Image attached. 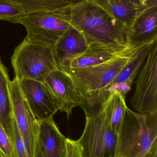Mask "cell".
<instances>
[{
	"mask_svg": "<svg viewBox=\"0 0 157 157\" xmlns=\"http://www.w3.org/2000/svg\"><path fill=\"white\" fill-rule=\"evenodd\" d=\"M53 12L77 29L88 45L130 44L127 29L92 0H85Z\"/></svg>",
	"mask_w": 157,
	"mask_h": 157,
	"instance_id": "1",
	"label": "cell"
},
{
	"mask_svg": "<svg viewBox=\"0 0 157 157\" xmlns=\"http://www.w3.org/2000/svg\"><path fill=\"white\" fill-rule=\"evenodd\" d=\"M142 45L106 62L71 70L69 76L80 97L86 117L98 112L110 96L111 84Z\"/></svg>",
	"mask_w": 157,
	"mask_h": 157,
	"instance_id": "2",
	"label": "cell"
},
{
	"mask_svg": "<svg viewBox=\"0 0 157 157\" xmlns=\"http://www.w3.org/2000/svg\"><path fill=\"white\" fill-rule=\"evenodd\" d=\"M116 157H157V114L126 107L117 134Z\"/></svg>",
	"mask_w": 157,
	"mask_h": 157,
	"instance_id": "3",
	"label": "cell"
},
{
	"mask_svg": "<svg viewBox=\"0 0 157 157\" xmlns=\"http://www.w3.org/2000/svg\"><path fill=\"white\" fill-rule=\"evenodd\" d=\"M12 64L18 80L28 79L44 82L56 69L53 47L24 41L14 50Z\"/></svg>",
	"mask_w": 157,
	"mask_h": 157,
	"instance_id": "4",
	"label": "cell"
},
{
	"mask_svg": "<svg viewBox=\"0 0 157 157\" xmlns=\"http://www.w3.org/2000/svg\"><path fill=\"white\" fill-rule=\"evenodd\" d=\"M77 141L83 157H116L117 135L102 108L86 117L84 129Z\"/></svg>",
	"mask_w": 157,
	"mask_h": 157,
	"instance_id": "5",
	"label": "cell"
},
{
	"mask_svg": "<svg viewBox=\"0 0 157 157\" xmlns=\"http://www.w3.org/2000/svg\"><path fill=\"white\" fill-rule=\"evenodd\" d=\"M135 89L131 98L134 109L140 113H157V41L149 52L135 81Z\"/></svg>",
	"mask_w": 157,
	"mask_h": 157,
	"instance_id": "6",
	"label": "cell"
},
{
	"mask_svg": "<svg viewBox=\"0 0 157 157\" xmlns=\"http://www.w3.org/2000/svg\"><path fill=\"white\" fill-rule=\"evenodd\" d=\"M26 29L23 41L53 47L63 34L72 27L53 12H37L27 14L18 22Z\"/></svg>",
	"mask_w": 157,
	"mask_h": 157,
	"instance_id": "7",
	"label": "cell"
},
{
	"mask_svg": "<svg viewBox=\"0 0 157 157\" xmlns=\"http://www.w3.org/2000/svg\"><path fill=\"white\" fill-rule=\"evenodd\" d=\"M9 91L13 115L25 143L28 155L29 157H34L39 138V121L30 110L16 78L10 81Z\"/></svg>",
	"mask_w": 157,
	"mask_h": 157,
	"instance_id": "8",
	"label": "cell"
},
{
	"mask_svg": "<svg viewBox=\"0 0 157 157\" xmlns=\"http://www.w3.org/2000/svg\"><path fill=\"white\" fill-rule=\"evenodd\" d=\"M18 83L30 110L38 121L52 118L61 109L57 99L45 82L23 79L18 80Z\"/></svg>",
	"mask_w": 157,
	"mask_h": 157,
	"instance_id": "9",
	"label": "cell"
},
{
	"mask_svg": "<svg viewBox=\"0 0 157 157\" xmlns=\"http://www.w3.org/2000/svg\"><path fill=\"white\" fill-rule=\"evenodd\" d=\"M88 44L75 29H68L53 47L56 69L69 75L74 60L86 50Z\"/></svg>",
	"mask_w": 157,
	"mask_h": 157,
	"instance_id": "10",
	"label": "cell"
},
{
	"mask_svg": "<svg viewBox=\"0 0 157 157\" xmlns=\"http://www.w3.org/2000/svg\"><path fill=\"white\" fill-rule=\"evenodd\" d=\"M61 107L60 111L67 114L69 119L72 110L81 107V99L73 80L68 75L55 69L44 80Z\"/></svg>",
	"mask_w": 157,
	"mask_h": 157,
	"instance_id": "11",
	"label": "cell"
},
{
	"mask_svg": "<svg viewBox=\"0 0 157 157\" xmlns=\"http://www.w3.org/2000/svg\"><path fill=\"white\" fill-rule=\"evenodd\" d=\"M157 41H152L142 45L135 53L127 65L111 84L109 88L110 95L116 90L125 97L131 90L132 86L143 67L153 45Z\"/></svg>",
	"mask_w": 157,
	"mask_h": 157,
	"instance_id": "12",
	"label": "cell"
},
{
	"mask_svg": "<svg viewBox=\"0 0 157 157\" xmlns=\"http://www.w3.org/2000/svg\"><path fill=\"white\" fill-rule=\"evenodd\" d=\"M137 46H140L131 44H89L85 52L73 61L71 64V69L93 66L106 62L125 54Z\"/></svg>",
	"mask_w": 157,
	"mask_h": 157,
	"instance_id": "13",
	"label": "cell"
},
{
	"mask_svg": "<svg viewBox=\"0 0 157 157\" xmlns=\"http://www.w3.org/2000/svg\"><path fill=\"white\" fill-rule=\"evenodd\" d=\"M157 40V6L145 10L135 19L129 30L130 44L140 46Z\"/></svg>",
	"mask_w": 157,
	"mask_h": 157,
	"instance_id": "14",
	"label": "cell"
},
{
	"mask_svg": "<svg viewBox=\"0 0 157 157\" xmlns=\"http://www.w3.org/2000/svg\"><path fill=\"white\" fill-rule=\"evenodd\" d=\"M104 8L128 31L135 19L148 7H143L131 0H92Z\"/></svg>",
	"mask_w": 157,
	"mask_h": 157,
	"instance_id": "15",
	"label": "cell"
},
{
	"mask_svg": "<svg viewBox=\"0 0 157 157\" xmlns=\"http://www.w3.org/2000/svg\"><path fill=\"white\" fill-rule=\"evenodd\" d=\"M39 121V136L46 156L63 157L66 138L60 132L53 118Z\"/></svg>",
	"mask_w": 157,
	"mask_h": 157,
	"instance_id": "16",
	"label": "cell"
},
{
	"mask_svg": "<svg viewBox=\"0 0 157 157\" xmlns=\"http://www.w3.org/2000/svg\"><path fill=\"white\" fill-rule=\"evenodd\" d=\"M10 81L0 58V123L12 140L13 112L9 91Z\"/></svg>",
	"mask_w": 157,
	"mask_h": 157,
	"instance_id": "17",
	"label": "cell"
},
{
	"mask_svg": "<svg viewBox=\"0 0 157 157\" xmlns=\"http://www.w3.org/2000/svg\"><path fill=\"white\" fill-rule=\"evenodd\" d=\"M127 107L125 97L116 90L112 93L101 107L107 114L112 130L117 135Z\"/></svg>",
	"mask_w": 157,
	"mask_h": 157,
	"instance_id": "18",
	"label": "cell"
},
{
	"mask_svg": "<svg viewBox=\"0 0 157 157\" xmlns=\"http://www.w3.org/2000/svg\"><path fill=\"white\" fill-rule=\"evenodd\" d=\"M19 4L26 13L34 12H53L76 4L85 0H11Z\"/></svg>",
	"mask_w": 157,
	"mask_h": 157,
	"instance_id": "19",
	"label": "cell"
},
{
	"mask_svg": "<svg viewBox=\"0 0 157 157\" xmlns=\"http://www.w3.org/2000/svg\"><path fill=\"white\" fill-rule=\"evenodd\" d=\"M26 14L18 4L11 0H0V20L18 24Z\"/></svg>",
	"mask_w": 157,
	"mask_h": 157,
	"instance_id": "20",
	"label": "cell"
},
{
	"mask_svg": "<svg viewBox=\"0 0 157 157\" xmlns=\"http://www.w3.org/2000/svg\"><path fill=\"white\" fill-rule=\"evenodd\" d=\"M12 142L16 157H29L25 143L19 132L14 115Z\"/></svg>",
	"mask_w": 157,
	"mask_h": 157,
	"instance_id": "21",
	"label": "cell"
},
{
	"mask_svg": "<svg viewBox=\"0 0 157 157\" xmlns=\"http://www.w3.org/2000/svg\"><path fill=\"white\" fill-rule=\"evenodd\" d=\"M0 151L5 157H16L12 140L0 123Z\"/></svg>",
	"mask_w": 157,
	"mask_h": 157,
	"instance_id": "22",
	"label": "cell"
},
{
	"mask_svg": "<svg viewBox=\"0 0 157 157\" xmlns=\"http://www.w3.org/2000/svg\"><path fill=\"white\" fill-rule=\"evenodd\" d=\"M63 157H83L81 147L77 141L66 138Z\"/></svg>",
	"mask_w": 157,
	"mask_h": 157,
	"instance_id": "23",
	"label": "cell"
},
{
	"mask_svg": "<svg viewBox=\"0 0 157 157\" xmlns=\"http://www.w3.org/2000/svg\"><path fill=\"white\" fill-rule=\"evenodd\" d=\"M132 2L145 7L157 6V0H131Z\"/></svg>",
	"mask_w": 157,
	"mask_h": 157,
	"instance_id": "24",
	"label": "cell"
},
{
	"mask_svg": "<svg viewBox=\"0 0 157 157\" xmlns=\"http://www.w3.org/2000/svg\"><path fill=\"white\" fill-rule=\"evenodd\" d=\"M34 157H47L44 147H43L42 143L40 139L39 136L38 139L37 145H36Z\"/></svg>",
	"mask_w": 157,
	"mask_h": 157,
	"instance_id": "25",
	"label": "cell"
},
{
	"mask_svg": "<svg viewBox=\"0 0 157 157\" xmlns=\"http://www.w3.org/2000/svg\"><path fill=\"white\" fill-rule=\"evenodd\" d=\"M0 157H5L2 154V152H1V151H0Z\"/></svg>",
	"mask_w": 157,
	"mask_h": 157,
	"instance_id": "26",
	"label": "cell"
}]
</instances>
